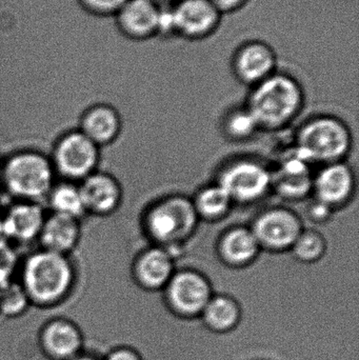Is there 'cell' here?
Wrapping results in <instances>:
<instances>
[{
	"label": "cell",
	"mask_w": 359,
	"mask_h": 360,
	"mask_svg": "<svg viewBox=\"0 0 359 360\" xmlns=\"http://www.w3.org/2000/svg\"><path fill=\"white\" fill-rule=\"evenodd\" d=\"M33 308L29 296L18 279L0 285V317L17 319L25 316Z\"/></svg>",
	"instance_id": "cell-25"
},
{
	"label": "cell",
	"mask_w": 359,
	"mask_h": 360,
	"mask_svg": "<svg viewBox=\"0 0 359 360\" xmlns=\"http://www.w3.org/2000/svg\"><path fill=\"white\" fill-rule=\"evenodd\" d=\"M2 181V162L0 160V188H1Z\"/></svg>",
	"instance_id": "cell-35"
},
{
	"label": "cell",
	"mask_w": 359,
	"mask_h": 360,
	"mask_svg": "<svg viewBox=\"0 0 359 360\" xmlns=\"http://www.w3.org/2000/svg\"><path fill=\"white\" fill-rule=\"evenodd\" d=\"M352 133L339 118L316 116L299 128L294 152L308 164L326 166L344 162L352 148Z\"/></svg>",
	"instance_id": "cell-4"
},
{
	"label": "cell",
	"mask_w": 359,
	"mask_h": 360,
	"mask_svg": "<svg viewBox=\"0 0 359 360\" xmlns=\"http://www.w3.org/2000/svg\"><path fill=\"white\" fill-rule=\"evenodd\" d=\"M38 344L50 360H71L86 351L84 331L70 317L54 316L46 321L38 334Z\"/></svg>",
	"instance_id": "cell-12"
},
{
	"label": "cell",
	"mask_w": 359,
	"mask_h": 360,
	"mask_svg": "<svg viewBox=\"0 0 359 360\" xmlns=\"http://www.w3.org/2000/svg\"><path fill=\"white\" fill-rule=\"evenodd\" d=\"M200 219L192 198L168 195L152 203L143 214V226L154 245L169 252L179 249L196 232Z\"/></svg>",
	"instance_id": "cell-3"
},
{
	"label": "cell",
	"mask_w": 359,
	"mask_h": 360,
	"mask_svg": "<svg viewBox=\"0 0 359 360\" xmlns=\"http://www.w3.org/2000/svg\"><path fill=\"white\" fill-rule=\"evenodd\" d=\"M223 15L232 14L242 10L248 4L249 0H210Z\"/></svg>",
	"instance_id": "cell-32"
},
{
	"label": "cell",
	"mask_w": 359,
	"mask_h": 360,
	"mask_svg": "<svg viewBox=\"0 0 359 360\" xmlns=\"http://www.w3.org/2000/svg\"><path fill=\"white\" fill-rule=\"evenodd\" d=\"M169 15L173 35L190 41H200L214 35L223 16L210 0H178Z\"/></svg>",
	"instance_id": "cell-10"
},
{
	"label": "cell",
	"mask_w": 359,
	"mask_h": 360,
	"mask_svg": "<svg viewBox=\"0 0 359 360\" xmlns=\"http://www.w3.org/2000/svg\"><path fill=\"white\" fill-rule=\"evenodd\" d=\"M261 251V245L250 226H232L223 233L217 243L219 259L231 268L250 266L257 259Z\"/></svg>",
	"instance_id": "cell-19"
},
{
	"label": "cell",
	"mask_w": 359,
	"mask_h": 360,
	"mask_svg": "<svg viewBox=\"0 0 359 360\" xmlns=\"http://www.w3.org/2000/svg\"><path fill=\"white\" fill-rule=\"evenodd\" d=\"M22 258L17 252L16 245L0 238V285L17 278Z\"/></svg>",
	"instance_id": "cell-28"
},
{
	"label": "cell",
	"mask_w": 359,
	"mask_h": 360,
	"mask_svg": "<svg viewBox=\"0 0 359 360\" xmlns=\"http://www.w3.org/2000/svg\"><path fill=\"white\" fill-rule=\"evenodd\" d=\"M250 228L261 250L282 253L290 251L305 226L299 214L293 210L273 207L261 212Z\"/></svg>",
	"instance_id": "cell-8"
},
{
	"label": "cell",
	"mask_w": 359,
	"mask_h": 360,
	"mask_svg": "<svg viewBox=\"0 0 359 360\" xmlns=\"http://www.w3.org/2000/svg\"><path fill=\"white\" fill-rule=\"evenodd\" d=\"M356 190L354 171L345 162L326 165L314 175L313 193L315 198L332 207H345L351 201Z\"/></svg>",
	"instance_id": "cell-15"
},
{
	"label": "cell",
	"mask_w": 359,
	"mask_h": 360,
	"mask_svg": "<svg viewBox=\"0 0 359 360\" xmlns=\"http://www.w3.org/2000/svg\"><path fill=\"white\" fill-rule=\"evenodd\" d=\"M278 54L271 44L249 39L234 51L230 60L232 74L244 86H256L278 71Z\"/></svg>",
	"instance_id": "cell-11"
},
{
	"label": "cell",
	"mask_w": 359,
	"mask_h": 360,
	"mask_svg": "<svg viewBox=\"0 0 359 360\" xmlns=\"http://www.w3.org/2000/svg\"><path fill=\"white\" fill-rule=\"evenodd\" d=\"M175 1H178V0H175Z\"/></svg>",
	"instance_id": "cell-36"
},
{
	"label": "cell",
	"mask_w": 359,
	"mask_h": 360,
	"mask_svg": "<svg viewBox=\"0 0 359 360\" xmlns=\"http://www.w3.org/2000/svg\"><path fill=\"white\" fill-rule=\"evenodd\" d=\"M192 201L200 219L207 221L223 219L234 205L227 191L216 181L200 188Z\"/></svg>",
	"instance_id": "cell-22"
},
{
	"label": "cell",
	"mask_w": 359,
	"mask_h": 360,
	"mask_svg": "<svg viewBox=\"0 0 359 360\" xmlns=\"http://www.w3.org/2000/svg\"><path fill=\"white\" fill-rule=\"evenodd\" d=\"M335 210L318 199H314L305 210L306 217L316 224H325L332 219Z\"/></svg>",
	"instance_id": "cell-30"
},
{
	"label": "cell",
	"mask_w": 359,
	"mask_h": 360,
	"mask_svg": "<svg viewBox=\"0 0 359 360\" xmlns=\"http://www.w3.org/2000/svg\"><path fill=\"white\" fill-rule=\"evenodd\" d=\"M103 360H143L141 354L130 347H117L107 351Z\"/></svg>",
	"instance_id": "cell-31"
},
{
	"label": "cell",
	"mask_w": 359,
	"mask_h": 360,
	"mask_svg": "<svg viewBox=\"0 0 359 360\" xmlns=\"http://www.w3.org/2000/svg\"><path fill=\"white\" fill-rule=\"evenodd\" d=\"M240 315V304L231 296L213 295L200 316L213 331L227 332L237 325Z\"/></svg>",
	"instance_id": "cell-24"
},
{
	"label": "cell",
	"mask_w": 359,
	"mask_h": 360,
	"mask_svg": "<svg viewBox=\"0 0 359 360\" xmlns=\"http://www.w3.org/2000/svg\"><path fill=\"white\" fill-rule=\"evenodd\" d=\"M86 215L107 217L119 209L124 190L116 177L109 173L96 172L79 182Z\"/></svg>",
	"instance_id": "cell-16"
},
{
	"label": "cell",
	"mask_w": 359,
	"mask_h": 360,
	"mask_svg": "<svg viewBox=\"0 0 359 360\" xmlns=\"http://www.w3.org/2000/svg\"><path fill=\"white\" fill-rule=\"evenodd\" d=\"M56 177L50 156L36 150L14 152L2 162L1 188L15 200L41 202Z\"/></svg>",
	"instance_id": "cell-5"
},
{
	"label": "cell",
	"mask_w": 359,
	"mask_h": 360,
	"mask_svg": "<svg viewBox=\"0 0 359 360\" xmlns=\"http://www.w3.org/2000/svg\"><path fill=\"white\" fill-rule=\"evenodd\" d=\"M168 306L181 317H196L213 296L212 285L206 275L193 269L175 271L164 287Z\"/></svg>",
	"instance_id": "cell-9"
},
{
	"label": "cell",
	"mask_w": 359,
	"mask_h": 360,
	"mask_svg": "<svg viewBox=\"0 0 359 360\" xmlns=\"http://www.w3.org/2000/svg\"><path fill=\"white\" fill-rule=\"evenodd\" d=\"M259 129L256 120L247 107L232 109L223 120L225 134L233 141L250 139Z\"/></svg>",
	"instance_id": "cell-27"
},
{
	"label": "cell",
	"mask_w": 359,
	"mask_h": 360,
	"mask_svg": "<svg viewBox=\"0 0 359 360\" xmlns=\"http://www.w3.org/2000/svg\"><path fill=\"white\" fill-rule=\"evenodd\" d=\"M128 0H79L80 6L96 16H115Z\"/></svg>",
	"instance_id": "cell-29"
},
{
	"label": "cell",
	"mask_w": 359,
	"mask_h": 360,
	"mask_svg": "<svg viewBox=\"0 0 359 360\" xmlns=\"http://www.w3.org/2000/svg\"><path fill=\"white\" fill-rule=\"evenodd\" d=\"M51 213L61 214L81 220L86 215L79 184L61 180L55 182L46 197Z\"/></svg>",
	"instance_id": "cell-23"
},
{
	"label": "cell",
	"mask_w": 359,
	"mask_h": 360,
	"mask_svg": "<svg viewBox=\"0 0 359 360\" xmlns=\"http://www.w3.org/2000/svg\"><path fill=\"white\" fill-rule=\"evenodd\" d=\"M56 176L79 184L96 172L100 162V148L79 130L61 135L50 155Z\"/></svg>",
	"instance_id": "cell-6"
},
{
	"label": "cell",
	"mask_w": 359,
	"mask_h": 360,
	"mask_svg": "<svg viewBox=\"0 0 359 360\" xmlns=\"http://www.w3.org/2000/svg\"><path fill=\"white\" fill-rule=\"evenodd\" d=\"M216 182L227 191L234 205H251L272 190V171L254 158H240L219 171Z\"/></svg>",
	"instance_id": "cell-7"
},
{
	"label": "cell",
	"mask_w": 359,
	"mask_h": 360,
	"mask_svg": "<svg viewBox=\"0 0 359 360\" xmlns=\"http://www.w3.org/2000/svg\"><path fill=\"white\" fill-rule=\"evenodd\" d=\"M328 249L326 237L315 229L301 231L290 251L293 257L303 264H314L320 262Z\"/></svg>",
	"instance_id": "cell-26"
},
{
	"label": "cell",
	"mask_w": 359,
	"mask_h": 360,
	"mask_svg": "<svg viewBox=\"0 0 359 360\" xmlns=\"http://www.w3.org/2000/svg\"><path fill=\"white\" fill-rule=\"evenodd\" d=\"M305 92L301 82L288 73L276 71L267 79L251 88L246 107L259 128H285L301 113Z\"/></svg>",
	"instance_id": "cell-2"
},
{
	"label": "cell",
	"mask_w": 359,
	"mask_h": 360,
	"mask_svg": "<svg viewBox=\"0 0 359 360\" xmlns=\"http://www.w3.org/2000/svg\"><path fill=\"white\" fill-rule=\"evenodd\" d=\"M48 212L41 202L15 200L2 214V237L13 245L38 240Z\"/></svg>",
	"instance_id": "cell-13"
},
{
	"label": "cell",
	"mask_w": 359,
	"mask_h": 360,
	"mask_svg": "<svg viewBox=\"0 0 359 360\" xmlns=\"http://www.w3.org/2000/svg\"><path fill=\"white\" fill-rule=\"evenodd\" d=\"M162 12L155 0H128L114 17L124 37L145 41L159 35Z\"/></svg>",
	"instance_id": "cell-14"
},
{
	"label": "cell",
	"mask_w": 359,
	"mask_h": 360,
	"mask_svg": "<svg viewBox=\"0 0 359 360\" xmlns=\"http://www.w3.org/2000/svg\"><path fill=\"white\" fill-rule=\"evenodd\" d=\"M81 233V220L48 212L37 241L40 249L70 256L79 245Z\"/></svg>",
	"instance_id": "cell-20"
},
{
	"label": "cell",
	"mask_w": 359,
	"mask_h": 360,
	"mask_svg": "<svg viewBox=\"0 0 359 360\" xmlns=\"http://www.w3.org/2000/svg\"><path fill=\"white\" fill-rule=\"evenodd\" d=\"M122 129V117L113 105L95 103L82 113L78 130L101 148L116 141Z\"/></svg>",
	"instance_id": "cell-21"
},
{
	"label": "cell",
	"mask_w": 359,
	"mask_h": 360,
	"mask_svg": "<svg viewBox=\"0 0 359 360\" xmlns=\"http://www.w3.org/2000/svg\"><path fill=\"white\" fill-rule=\"evenodd\" d=\"M17 279L34 308L53 309L69 300L77 272L70 256L39 248L21 259Z\"/></svg>",
	"instance_id": "cell-1"
},
{
	"label": "cell",
	"mask_w": 359,
	"mask_h": 360,
	"mask_svg": "<svg viewBox=\"0 0 359 360\" xmlns=\"http://www.w3.org/2000/svg\"><path fill=\"white\" fill-rule=\"evenodd\" d=\"M313 179L311 165L293 150L292 155L287 156L278 170L272 171V188L287 200H301L313 192Z\"/></svg>",
	"instance_id": "cell-18"
},
{
	"label": "cell",
	"mask_w": 359,
	"mask_h": 360,
	"mask_svg": "<svg viewBox=\"0 0 359 360\" xmlns=\"http://www.w3.org/2000/svg\"><path fill=\"white\" fill-rule=\"evenodd\" d=\"M2 214H4V209L0 205V238L2 237Z\"/></svg>",
	"instance_id": "cell-34"
},
{
	"label": "cell",
	"mask_w": 359,
	"mask_h": 360,
	"mask_svg": "<svg viewBox=\"0 0 359 360\" xmlns=\"http://www.w3.org/2000/svg\"><path fill=\"white\" fill-rule=\"evenodd\" d=\"M174 273V256L159 245L141 251L132 264L133 279L147 291L164 290Z\"/></svg>",
	"instance_id": "cell-17"
},
{
	"label": "cell",
	"mask_w": 359,
	"mask_h": 360,
	"mask_svg": "<svg viewBox=\"0 0 359 360\" xmlns=\"http://www.w3.org/2000/svg\"><path fill=\"white\" fill-rule=\"evenodd\" d=\"M71 360H103V356L96 354V353L86 352V351H84L81 354L78 355L75 359Z\"/></svg>",
	"instance_id": "cell-33"
}]
</instances>
